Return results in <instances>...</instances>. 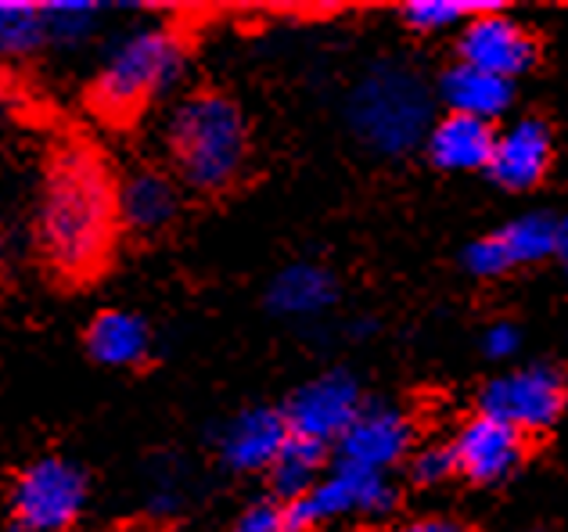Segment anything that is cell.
<instances>
[{
  "mask_svg": "<svg viewBox=\"0 0 568 532\" xmlns=\"http://www.w3.org/2000/svg\"><path fill=\"white\" fill-rule=\"evenodd\" d=\"M119 184L91 144H62L48 162L37 205L40 256L62 280L104 270L119 234Z\"/></svg>",
  "mask_w": 568,
  "mask_h": 532,
  "instance_id": "cell-1",
  "label": "cell"
},
{
  "mask_svg": "<svg viewBox=\"0 0 568 532\" xmlns=\"http://www.w3.org/2000/svg\"><path fill=\"white\" fill-rule=\"evenodd\" d=\"M166 152L191 191H227L248 162V123L227 94L194 91L166 120Z\"/></svg>",
  "mask_w": 568,
  "mask_h": 532,
  "instance_id": "cell-2",
  "label": "cell"
},
{
  "mask_svg": "<svg viewBox=\"0 0 568 532\" xmlns=\"http://www.w3.org/2000/svg\"><path fill=\"white\" fill-rule=\"evenodd\" d=\"M184 37L173 25H138L123 33L91 80L87 101L109 123H130L162 98L184 72Z\"/></svg>",
  "mask_w": 568,
  "mask_h": 532,
  "instance_id": "cell-3",
  "label": "cell"
},
{
  "mask_svg": "<svg viewBox=\"0 0 568 532\" xmlns=\"http://www.w3.org/2000/svg\"><path fill=\"white\" fill-rule=\"evenodd\" d=\"M346 123L371 152L407 155L436 123L428 83L403 62L371 65L346 98Z\"/></svg>",
  "mask_w": 568,
  "mask_h": 532,
  "instance_id": "cell-4",
  "label": "cell"
},
{
  "mask_svg": "<svg viewBox=\"0 0 568 532\" xmlns=\"http://www.w3.org/2000/svg\"><path fill=\"white\" fill-rule=\"evenodd\" d=\"M87 471L65 457H40L11 485L14 525L26 532H69L87 508Z\"/></svg>",
  "mask_w": 568,
  "mask_h": 532,
  "instance_id": "cell-5",
  "label": "cell"
},
{
  "mask_svg": "<svg viewBox=\"0 0 568 532\" xmlns=\"http://www.w3.org/2000/svg\"><path fill=\"white\" fill-rule=\"evenodd\" d=\"M393 508L396 485L388 482V475L335 461V468L324 471L303 500L284 504V522H288V532H310L338 519H382Z\"/></svg>",
  "mask_w": 568,
  "mask_h": 532,
  "instance_id": "cell-6",
  "label": "cell"
},
{
  "mask_svg": "<svg viewBox=\"0 0 568 532\" xmlns=\"http://www.w3.org/2000/svg\"><path fill=\"white\" fill-rule=\"evenodd\" d=\"M565 403H568V386L558 367L529 364L493 378L483 389V399H478V407H483L478 413L511 424L526 436L555 424L565 413Z\"/></svg>",
  "mask_w": 568,
  "mask_h": 532,
  "instance_id": "cell-7",
  "label": "cell"
},
{
  "mask_svg": "<svg viewBox=\"0 0 568 532\" xmlns=\"http://www.w3.org/2000/svg\"><path fill=\"white\" fill-rule=\"evenodd\" d=\"M364 407L361 381L349 371H324L310 378L306 386H298L284 407V421L295 439H310L317 447L332 450L342 439V432L353 424V418Z\"/></svg>",
  "mask_w": 568,
  "mask_h": 532,
  "instance_id": "cell-8",
  "label": "cell"
},
{
  "mask_svg": "<svg viewBox=\"0 0 568 532\" xmlns=\"http://www.w3.org/2000/svg\"><path fill=\"white\" fill-rule=\"evenodd\" d=\"M410 447H414V424L407 413L388 403H364L353 424L335 442V461L388 475L396 464L407 461Z\"/></svg>",
  "mask_w": 568,
  "mask_h": 532,
  "instance_id": "cell-9",
  "label": "cell"
},
{
  "mask_svg": "<svg viewBox=\"0 0 568 532\" xmlns=\"http://www.w3.org/2000/svg\"><path fill=\"white\" fill-rule=\"evenodd\" d=\"M555 248H558V219L547 213H529L497 227L486 238L471 242L465 248V270L475 277H500L518 270V266L550 259Z\"/></svg>",
  "mask_w": 568,
  "mask_h": 532,
  "instance_id": "cell-10",
  "label": "cell"
},
{
  "mask_svg": "<svg viewBox=\"0 0 568 532\" xmlns=\"http://www.w3.org/2000/svg\"><path fill=\"white\" fill-rule=\"evenodd\" d=\"M457 51H460V62L465 65L493 72V76L511 80V83L536 62L532 33L504 11L475 14V19L460 25Z\"/></svg>",
  "mask_w": 568,
  "mask_h": 532,
  "instance_id": "cell-11",
  "label": "cell"
},
{
  "mask_svg": "<svg viewBox=\"0 0 568 532\" xmlns=\"http://www.w3.org/2000/svg\"><path fill=\"white\" fill-rule=\"evenodd\" d=\"M450 450L457 461V475H465L475 485H500L526 461V436L497 418L475 413L457 432Z\"/></svg>",
  "mask_w": 568,
  "mask_h": 532,
  "instance_id": "cell-12",
  "label": "cell"
},
{
  "mask_svg": "<svg viewBox=\"0 0 568 532\" xmlns=\"http://www.w3.org/2000/svg\"><path fill=\"white\" fill-rule=\"evenodd\" d=\"M288 421L274 407H248L223 421L216 436V453L223 468L237 471V475H260L271 471L281 447L288 442Z\"/></svg>",
  "mask_w": 568,
  "mask_h": 532,
  "instance_id": "cell-13",
  "label": "cell"
},
{
  "mask_svg": "<svg viewBox=\"0 0 568 532\" xmlns=\"http://www.w3.org/2000/svg\"><path fill=\"white\" fill-rule=\"evenodd\" d=\"M555 158V141L550 130L540 120H515L511 126H504L493 141V155L486 173L493 176V184H500L504 191H529L544 181V173L550 170Z\"/></svg>",
  "mask_w": 568,
  "mask_h": 532,
  "instance_id": "cell-14",
  "label": "cell"
},
{
  "mask_svg": "<svg viewBox=\"0 0 568 532\" xmlns=\"http://www.w3.org/2000/svg\"><path fill=\"white\" fill-rule=\"evenodd\" d=\"M181 213V184L159 170H133L119 181V224L138 234L166 231Z\"/></svg>",
  "mask_w": 568,
  "mask_h": 532,
  "instance_id": "cell-15",
  "label": "cell"
},
{
  "mask_svg": "<svg viewBox=\"0 0 568 532\" xmlns=\"http://www.w3.org/2000/svg\"><path fill=\"white\" fill-rule=\"evenodd\" d=\"M493 141H497L493 123L446 112L432 123L425 147H428L432 166H439L446 173H475L489 166Z\"/></svg>",
  "mask_w": 568,
  "mask_h": 532,
  "instance_id": "cell-16",
  "label": "cell"
},
{
  "mask_svg": "<svg viewBox=\"0 0 568 532\" xmlns=\"http://www.w3.org/2000/svg\"><path fill=\"white\" fill-rule=\"evenodd\" d=\"M439 101L446 105V112H454V115H471V120L493 123L511 109L515 83L457 62L454 69H446L439 76Z\"/></svg>",
  "mask_w": 568,
  "mask_h": 532,
  "instance_id": "cell-17",
  "label": "cell"
},
{
  "mask_svg": "<svg viewBox=\"0 0 568 532\" xmlns=\"http://www.w3.org/2000/svg\"><path fill=\"white\" fill-rule=\"evenodd\" d=\"M335 299H338V280L332 270H324L317 263L284 266L271 280V288H266V306L277 317H292V320L321 317L335 306Z\"/></svg>",
  "mask_w": 568,
  "mask_h": 532,
  "instance_id": "cell-18",
  "label": "cell"
},
{
  "mask_svg": "<svg viewBox=\"0 0 568 532\" xmlns=\"http://www.w3.org/2000/svg\"><path fill=\"white\" fill-rule=\"evenodd\" d=\"M87 352L101 367H141L152 357V328L130 309H104L87 328Z\"/></svg>",
  "mask_w": 568,
  "mask_h": 532,
  "instance_id": "cell-19",
  "label": "cell"
},
{
  "mask_svg": "<svg viewBox=\"0 0 568 532\" xmlns=\"http://www.w3.org/2000/svg\"><path fill=\"white\" fill-rule=\"evenodd\" d=\"M324 471H327V447L288 436V442L281 447L277 461L271 464L266 475H271V490L277 504H295V500H303L321 482Z\"/></svg>",
  "mask_w": 568,
  "mask_h": 532,
  "instance_id": "cell-20",
  "label": "cell"
},
{
  "mask_svg": "<svg viewBox=\"0 0 568 532\" xmlns=\"http://www.w3.org/2000/svg\"><path fill=\"white\" fill-rule=\"evenodd\" d=\"M43 19V40L48 48H83L87 40L98 37V29L104 22V8L94 0H48L40 4Z\"/></svg>",
  "mask_w": 568,
  "mask_h": 532,
  "instance_id": "cell-21",
  "label": "cell"
},
{
  "mask_svg": "<svg viewBox=\"0 0 568 532\" xmlns=\"http://www.w3.org/2000/svg\"><path fill=\"white\" fill-rule=\"evenodd\" d=\"M48 48L40 4L33 0H0V62H26Z\"/></svg>",
  "mask_w": 568,
  "mask_h": 532,
  "instance_id": "cell-22",
  "label": "cell"
},
{
  "mask_svg": "<svg viewBox=\"0 0 568 532\" xmlns=\"http://www.w3.org/2000/svg\"><path fill=\"white\" fill-rule=\"evenodd\" d=\"M486 11H500V4L497 0H410L403 4V22L417 33H443Z\"/></svg>",
  "mask_w": 568,
  "mask_h": 532,
  "instance_id": "cell-23",
  "label": "cell"
},
{
  "mask_svg": "<svg viewBox=\"0 0 568 532\" xmlns=\"http://www.w3.org/2000/svg\"><path fill=\"white\" fill-rule=\"evenodd\" d=\"M457 475V461L450 442H439V447H422L410 457V479L417 485H443L446 479Z\"/></svg>",
  "mask_w": 568,
  "mask_h": 532,
  "instance_id": "cell-24",
  "label": "cell"
},
{
  "mask_svg": "<svg viewBox=\"0 0 568 532\" xmlns=\"http://www.w3.org/2000/svg\"><path fill=\"white\" fill-rule=\"evenodd\" d=\"M227 532H288L284 504H277V500H260V504H252L237 514Z\"/></svg>",
  "mask_w": 568,
  "mask_h": 532,
  "instance_id": "cell-25",
  "label": "cell"
},
{
  "mask_svg": "<svg viewBox=\"0 0 568 532\" xmlns=\"http://www.w3.org/2000/svg\"><path fill=\"white\" fill-rule=\"evenodd\" d=\"M521 349V331L515 328V324H493V328H486L483 335V352L489 360H507V357H515V352Z\"/></svg>",
  "mask_w": 568,
  "mask_h": 532,
  "instance_id": "cell-26",
  "label": "cell"
},
{
  "mask_svg": "<svg viewBox=\"0 0 568 532\" xmlns=\"http://www.w3.org/2000/svg\"><path fill=\"white\" fill-rule=\"evenodd\" d=\"M385 532H471V529L465 522H457V519H414V522L393 525Z\"/></svg>",
  "mask_w": 568,
  "mask_h": 532,
  "instance_id": "cell-27",
  "label": "cell"
},
{
  "mask_svg": "<svg viewBox=\"0 0 568 532\" xmlns=\"http://www.w3.org/2000/svg\"><path fill=\"white\" fill-rule=\"evenodd\" d=\"M555 256L561 259L565 274H568V216H565V219H558V248H555Z\"/></svg>",
  "mask_w": 568,
  "mask_h": 532,
  "instance_id": "cell-28",
  "label": "cell"
},
{
  "mask_svg": "<svg viewBox=\"0 0 568 532\" xmlns=\"http://www.w3.org/2000/svg\"><path fill=\"white\" fill-rule=\"evenodd\" d=\"M4 259H8V231L0 224V266H4Z\"/></svg>",
  "mask_w": 568,
  "mask_h": 532,
  "instance_id": "cell-29",
  "label": "cell"
},
{
  "mask_svg": "<svg viewBox=\"0 0 568 532\" xmlns=\"http://www.w3.org/2000/svg\"><path fill=\"white\" fill-rule=\"evenodd\" d=\"M529 532H547V529H529Z\"/></svg>",
  "mask_w": 568,
  "mask_h": 532,
  "instance_id": "cell-30",
  "label": "cell"
},
{
  "mask_svg": "<svg viewBox=\"0 0 568 532\" xmlns=\"http://www.w3.org/2000/svg\"><path fill=\"white\" fill-rule=\"evenodd\" d=\"M11 532H26V529H11Z\"/></svg>",
  "mask_w": 568,
  "mask_h": 532,
  "instance_id": "cell-31",
  "label": "cell"
}]
</instances>
